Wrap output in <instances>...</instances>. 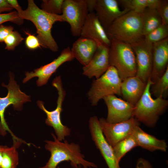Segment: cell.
Listing matches in <instances>:
<instances>
[{
    "label": "cell",
    "instance_id": "obj_1",
    "mask_svg": "<svg viewBox=\"0 0 168 168\" xmlns=\"http://www.w3.org/2000/svg\"><path fill=\"white\" fill-rule=\"evenodd\" d=\"M22 19L31 21L37 29L41 46L53 52L58 51V47L51 34L53 24L57 21H63L62 15L50 14L40 8L33 0H28V7L18 13Z\"/></svg>",
    "mask_w": 168,
    "mask_h": 168
},
{
    "label": "cell",
    "instance_id": "obj_2",
    "mask_svg": "<svg viewBox=\"0 0 168 168\" xmlns=\"http://www.w3.org/2000/svg\"><path fill=\"white\" fill-rule=\"evenodd\" d=\"M51 135L54 141H45V148L50 152V157L45 166L39 168H59L58 165L64 161H70L71 166L80 165L84 168L97 167L95 163L85 159L78 144L69 143L66 140L64 142L60 141L54 134L52 133Z\"/></svg>",
    "mask_w": 168,
    "mask_h": 168
},
{
    "label": "cell",
    "instance_id": "obj_3",
    "mask_svg": "<svg viewBox=\"0 0 168 168\" xmlns=\"http://www.w3.org/2000/svg\"><path fill=\"white\" fill-rule=\"evenodd\" d=\"M153 83L149 78L143 94L134 105L133 114V117L140 123L149 127L155 126L168 105V101L166 99L161 97L155 99L152 98L150 87Z\"/></svg>",
    "mask_w": 168,
    "mask_h": 168
},
{
    "label": "cell",
    "instance_id": "obj_4",
    "mask_svg": "<svg viewBox=\"0 0 168 168\" xmlns=\"http://www.w3.org/2000/svg\"><path fill=\"white\" fill-rule=\"evenodd\" d=\"M141 13L130 11L115 19L105 30L110 39L131 44L142 38Z\"/></svg>",
    "mask_w": 168,
    "mask_h": 168
},
{
    "label": "cell",
    "instance_id": "obj_5",
    "mask_svg": "<svg viewBox=\"0 0 168 168\" xmlns=\"http://www.w3.org/2000/svg\"><path fill=\"white\" fill-rule=\"evenodd\" d=\"M110 40L109 53L110 66L116 68L122 81L135 76L137 69L135 56L131 44L114 39Z\"/></svg>",
    "mask_w": 168,
    "mask_h": 168
},
{
    "label": "cell",
    "instance_id": "obj_6",
    "mask_svg": "<svg viewBox=\"0 0 168 168\" xmlns=\"http://www.w3.org/2000/svg\"><path fill=\"white\" fill-rule=\"evenodd\" d=\"M122 82L116 68L110 66L103 75L92 82L87 94L91 105H97L100 100L108 96L121 95Z\"/></svg>",
    "mask_w": 168,
    "mask_h": 168
},
{
    "label": "cell",
    "instance_id": "obj_7",
    "mask_svg": "<svg viewBox=\"0 0 168 168\" xmlns=\"http://www.w3.org/2000/svg\"><path fill=\"white\" fill-rule=\"evenodd\" d=\"M52 85L57 89L58 92V96L55 109L49 111L45 107L44 103L42 101L38 100L37 103L38 107L46 115V124L53 128L57 138L62 141L65 140L66 137L70 135L71 132L69 127L62 124L61 119V114L63 110L62 104L66 93L63 87L60 76L56 77L53 79Z\"/></svg>",
    "mask_w": 168,
    "mask_h": 168
},
{
    "label": "cell",
    "instance_id": "obj_8",
    "mask_svg": "<svg viewBox=\"0 0 168 168\" xmlns=\"http://www.w3.org/2000/svg\"><path fill=\"white\" fill-rule=\"evenodd\" d=\"M9 75L10 79L8 84L6 85L2 83L1 85L7 89L8 93L5 97H0V134L5 136L7 131L10 133L14 138L15 136L9 128L5 119V110L11 105H12L14 110H21L24 103L31 101L30 96L20 90L19 86L14 80L13 74L9 72Z\"/></svg>",
    "mask_w": 168,
    "mask_h": 168
},
{
    "label": "cell",
    "instance_id": "obj_9",
    "mask_svg": "<svg viewBox=\"0 0 168 168\" xmlns=\"http://www.w3.org/2000/svg\"><path fill=\"white\" fill-rule=\"evenodd\" d=\"M88 14L86 0H64L61 15L63 21L69 24L73 36H80Z\"/></svg>",
    "mask_w": 168,
    "mask_h": 168
},
{
    "label": "cell",
    "instance_id": "obj_10",
    "mask_svg": "<svg viewBox=\"0 0 168 168\" xmlns=\"http://www.w3.org/2000/svg\"><path fill=\"white\" fill-rule=\"evenodd\" d=\"M130 44L135 56L137 67L136 76L147 83L152 69L153 44L143 37Z\"/></svg>",
    "mask_w": 168,
    "mask_h": 168
},
{
    "label": "cell",
    "instance_id": "obj_11",
    "mask_svg": "<svg viewBox=\"0 0 168 168\" xmlns=\"http://www.w3.org/2000/svg\"><path fill=\"white\" fill-rule=\"evenodd\" d=\"M103 133L109 144L113 147L117 143L131 135L140 123L134 117L123 122L110 124L105 119H99Z\"/></svg>",
    "mask_w": 168,
    "mask_h": 168
},
{
    "label": "cell",
    "instance_id": "obj_12",
    "mask_svg": "<svg viewBox=\"0 0 168 168\" xmlns=\"http://www.w3.org/2000/svg\"><path fill=\"white\" fill-rule=\"evenodd\" d=\"M89 126L92 139L105 160L108 168H121L113 147L107 142L103 133L97 116H92L90 118Z\"/></svg>",
    "mask_w": 168,
    "mask_h": 168
},
{
    "label": "cell",
    "instance_id": "obj_13",
    "mask_svg": "<svg viewBox=\"0 0 168 168\" xmlns=\"http://www.w3.org/2000/svg\"><path fill=\"white\" fill-rule=\"evenodd\" d=\"M74 58L69 47L64 49L60 55L51 63L35 69L33 71L25 72V77L22 82L25 83L32 78L37 77L36 84L38 86L47 84L51 76L55 72L58 68L64 63L69 62Z\"/></svg>",
    "mask_w": 168,
    "mask_h": 168
},
{
    "label": "cell",
    "instance_id": "obj_14",
    "mask_svg": "<svg viewBox=\"0 0 168 168\" xmlns=\"http://www.w3.org/2000/svg\"><path fill=\"white\" fill-rule=\"evenodd\" d=\"M103 99L107 107L108 114L105 119L107 122L118 123L133 117L134 105L115 95L108 96Z\"/></svg>",
    "mask_w": 168,
    "mask_h": 168
},
{
    "label": "cell",
    "instance_id": "obj_15",
    "mask_svg": "<svg viewBox=\"0 0 168 168\" xmlns=\"http://www.w3.org/2000/svg\"><path fill=\"white\" fill-rule=\"evenodd\" d=\"M97 49L89 63L82 68V74L89 78H97L108 69L109 61V47L97 44Z\"/></svg>",
    "mask_w": 168,
    "mask_h": 168
},
{
    "label": "cell",
    "instance_id": "obj_16",
    "mask_svg": "<svg viewBox=\"0 0 168 168\" xmlns=\"http://www.w3.org/2000/svg\"><path fill=\"white\" fill-rule=\"evenodd\" d=\"M129 11L121 10L117 0H97L95 13L106 30L117 18Z\"/></svg>",
    "mask_w": 168,
    "mask_h": 168
},
{
    "label": "cell",
    "instance_id": "obj_17",
    "mask_svg": "<svg viewBox=\"0 0 168 168\" xmlns=\"http://www.w3.org/2000/svg\"><path fill=\"white\" fill-rule=\"evenodd\" d=\"M80 36L109 47L110 40L95 12L88 13L83 26Z\"/></svg>",
    "mask_w": 168,
    "mask_h": 168
},
{
    "label": "cell",
    "instance_id": "obj_18",
    "mask_svg": "<svg viewBox=\"0 0 168 168\" xmlns=\"http://www.w3.org/2000/svg\"><path fill=\"white\" fill-rule=\"evenodd\" d=\"M168 38L153 44L152 66L150 77L154 83L168 67Z\"/></svg>",
    "mask_w": 168,
    "mask_h": 168
},
{
    "label": "cell",
    "instance_id": "obj_19",
    "mask_svg": "<svg viewBox=\"0 0 168 168\" xmlns=\"http://www.w3.org/2000/svg\"><path fill=\"white\" fill-rule=\"evenodd\" d=\"M147 83L136 76L127 78L122 81L121 95L125 101L135 105L143 94Z\"/></svg>",
    "mask_w": 168,
    "mask_h": 168
},
{
    "label": "cell",
    "instance_id": "obj_20",
    "mask_svg": "<svg viewBox=\"0 0 168 168\" xmlns=\"http://www.w3.org/2000/svg\"><path fill=\"white\" fill-rule=\"evenodd\" d=\"M97 48L95 41L80 36L73 43L71 50L74 58L84 66L91 60Z\"/></svg>",
    "mask_w": 168,
    "mask_h": 168
},
{
    "label": "cell",
    "instance_id": "obj_21",
    "mask_svg": "<svg viewBox=\"0 0 168 168\" xmlns=\"http://www.w3.org/2000/svg\"><path fill=\"white\" fill-rule=\"evenodd\" d=\"M138 146L151 152L160 150L166 152L168 146L164 140L159 139L143 131L139 127L136 126L132 133Z\"/></svg>",
    "mask_w": 168,
    "mask_h": 168
},
{
    "label": "cell",
    "instance_id": "obj_22",
    "mask_svg": "<svg viewBox=\"0 0 168 168\" xmlns=\"http://www.w3.org/2000/svg\"><path fill=\"white\" fill-rule=\"evenodd\" d=\"M21 142V140H14L11 147L0 145V168H16L19 163L16 149Z\"/></svg>",
    "mask_w": 168,
    "mask_h": 168
},
{
    "label": "cell",
    "instance_id": "obj_23",
    "mask_svg": "<svg viewBox=\"0 0 168 168\" xmlns=\"http://www.w3.org/2000/svg\"><path fill=\"white\" fill-rule=\"evenodd\" d=\"M141 15L143 37L162 24L161 18L156 9L146 8Z\"/></svg>",
    "mask_w": 168,
    "mask_h": 168
},
{
    "label": "cell",
    "instance_id": "obj_24",
    "mask_svg": "<svg viewBox=\"0 0 168 168\" xmlns=\"http://www.w3.org/2000/svg\"><path fill=\"white\" fill-rule=\"evenodd\" d=\"M137 146H138L137 142L132 133L117 143L113 148L115 157L119 162L127 153Z\"/></svg>",
    "mask_w": 168,
    "mask_h": 168
},
{
    "label": "cell",
    "instance_id": "obj_25",
    "mask_svg": "<svg viewBox=\"0 0 168 168\" xmlns=\"http://www.w3.org/2000/svg\"><path fill=\"white\" fill-rule=\"evenodd\" d=\"M150 92L156 98L161 97L166 99L168 92V67L163 74L150 87Z\"/></svg>",
    "mask_w": 168,
    "mask_h": 168
},
{
    "label": "cell",
    "instance_id": "obj_26",
    "mask_svg": "<svg viewBox=\"0 0 168 168\" xmlns=\"http://www.w3.org/2000/svg\"><path fill=\"white\" fill-rule=\"evenodd\" d=\"M168 37V26L161 24L144 37L148 42L154 44Z\"/></svg>",
    "mask_w": 168,
    "mask_h": 168
},
{
    "label": "cell",
    "instance_id": "obj_27",
    "mask_svg": "<svg viewBox=\"0 0 168 168\" xmlns=\"http://www.w3.org/2000/svg\"><path fill=\"white\" fill-rule=\"evenodd\" d=\"M64 0H43L41 5V9L47 13L61 15Z\"/></svg>",
    "mask_w": 168,
    "mask_h": 168
},
{
    "label": "cell",
    "instance_id": "obj_28",
    "mask_svg": "<svg viewBox=\"0 0 168 168\" xmlns=\"http://www.w3.org/2000/svg\"><path fill=\"white\" fill-rule=\"evenodd\" d=\"M118 3L125 9L138 13H142L146 8V0H120Z\"/></svg>",
    "mask_w": 168,
    "mask_h": 168
},
{
    "label": "cell",
    "instance_id": "obj_29",
    "mask_svg": "<svg viewBox=\"0 0 168 168\" xmlns=\"http://www.w3.org/2000/svg\"><path fill=\"white\" fill-rule=\"evenodd\" d=\"M20 34L16 31H12L5 39L4 42L5 49L8 50H13L24 40Z\"/></svg>",
    "mask_w": 168,
    "mask_h": 168
},
{
    "label": "cell",
    "instance_id": "obj_30",
    "mask_svg": "<svg viewBox=\"0 0 168 168\" xmlns=\"http://www.w3.org/2000/svg\"><path fill=\"white\" fill-rule=\"evenodd\" d=\"M156 10L161 18L162 24L168 26V0H160Z\"/></svg>",
    "mask_w": 168,
    "mask_h": 168
},
{
    "label": "cell",
    "instance_id": "obj_31",
    "mask_svg": "<svg viewBox=\"0 0 168 168\" xmlns=\"http://www.w3.org/2000/svg\"><path fill=\"white\" fill-rule=\"evenodd\" d=\"M7 21H11L20 25L22 24L23 20L19 17L16 11L12 12L7 13L0 14V25Z\"/></svg>",
    "mask_w": 168,
    "mask_h": 168
},
{
    "label": "cell",
    "instance_id": "obj_32",
    "mask_svg": "<svg viewBox=\"0 0 168 168\" xmlns=\"http://www.w3.org/2000/svg\"><path fill=\"white\" fill-rule=\"evenodd\" d=\"M25 43L26 47L29 49L34 50L41 46L40 42L37 37L34 35L28 33Z\"/></svg>",
    "mask_w": 168,
    "mask_h": 168
},
{
    "label": "cell",
    "instance_id": "obj_33",
    "mask_svg": "<svg viewBox=\"0 0 168 168\" xmlns=\"http://www.w3.org/2000/svg\"><path fill=\"white\" fill-rule=\"evenodd\" d=\"M13 29L11 26L0 25V43L4 42L6 37L13 31Z\"/></svg>",
    "mask_w": 168,
    "mask_h": 168
},
{
    "label": "cell",
    "instance_id": "obj_34",
    "mask_svg": "<svg viewBox=\"0 0 168 168\" xmlns=\"http://www.w3.org/2000/svg\"><path fill=\"white\" fill-rule=\"evenodd\" d=\"M136 168H153L150 163L144 158H140L137 162Z\"/></svg>",
    "mask_w": 168,
    "mask_h": 168
},
{
    "label": "cell",
    "instance_id": "obj_35",
    "mask_svg": "<svg viewBox=\"0 0 168 168\" xmlns=\"http://www.w3.org/2000/svg\"><path fill=\"white\" fill-rule=\"evenodd\" d=\"M13 9L7 0H0V14L4 12L11 11Z\"/></svg>",
    "mask_w": 168,
    "mask_h": 168
},
{
    "label": "cell",
    "instance_id": "obj_36",
    "mask_svg": "<svg viewBox=\"0 0 168 168\" xmlns=\"http://www.w3.org/2000/svg\"><path fill=\"white\" fill-rule=\"evenodd\" d=\"M88 13L95 12L97 0H86Z\"/></svg>",
    "mask_w": 168,
    "mask_h": 168
},
{
    "label": "cell",
    "instance_id": "obj_37",
    "mask_svg": "<svg viewBox=\"0 0 168 168\" xmlns=\"http://www.w3.org/2000/svg\"><path fill=\"white\" fill-rule=\"evenodd\" d=\"M160 0H146L147 8L156 9Z\"/></svg>",
    "mask_w": 168,
    "mask_h": 168
},
{
    "label": "cell",
    "instance_id": "obj_38",
    "mask_svg": "<svg viewBox=\"0 0 168 168\" xmlns=\"http://www.w3.org/2000/svg\"><path fill=\"white\" fill-rule=\"evenodd\" d=\"M8 3L13 9H15L17 13L22 10L21 7L19 5L17 1L16 0H7Z\"/></svg>",
    "mask_w": 168,
    "mask_h": 168
},
{
    "label": "cell",
    "instance_id": "obj_39",
    "mask_svg": "<svg viewBox=\"0 0 168 168\" xmlns=\"http://www.w3.org/2000/svg\"><path fill=\"white\" fill-rule=\"evenodd\" d=\"M71 166L73 168H84L80 165H73Z\"/></svg>",
    "mask_w": 168,
    "mask_h": 168
}]
</instances>
